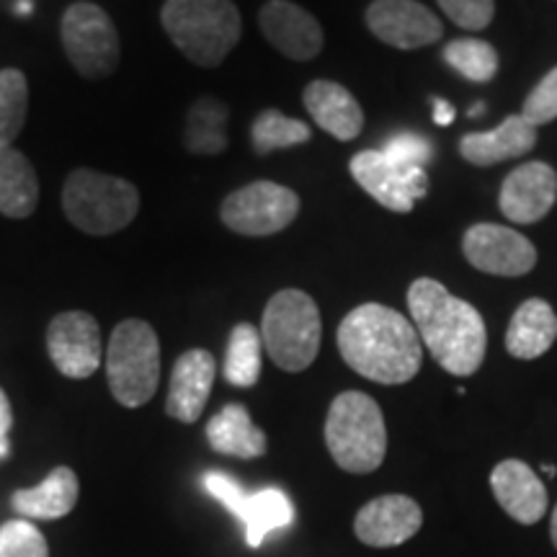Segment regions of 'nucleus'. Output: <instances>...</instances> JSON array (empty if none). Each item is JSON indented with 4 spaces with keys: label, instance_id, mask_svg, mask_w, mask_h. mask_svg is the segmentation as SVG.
Here are the masks:
<instances>
[{
    "label": "nucleus",
    "instance_id": "obj_16",
    "mask_svg": "<svg viewBox=\"0 0 557 557\" xmlns=\"http://www.w3.org/2000/svg\"><path fill=\"white\" fill-rule=\"evenodd\" d=\"M557 199V173L553 165L532 163L519 165L517 171H511L500 186V212L506 214V220L517 222V225H532L547 218V212L553 209Z\"/></svg>",
    "mask_w": 557,
    "mask_h": 557
},
{
    "label": "nucleus",
    "instance_id": "obj_37",
    "mask_svg": "<svg viewBox=\"0 0 557 557\" xmlns=\"http://www.w3.org/2000/svg\"><path fill=\"white\" fill-rule=\"evenodd\" d=\"M549 537H553V545L557 547V506H555L553 517H549Z\"/></svg>",
    "mask_w": 557,
    "mask_h": 557
},
{
    "label": "nucleus",
    "instance_id": "obj_36",
    "mask_svg": "<svg viewBox=\"0 0 557 557\" xmlns=\"http://www.w3.org/2000/svg\"><path fill=\"white\" fill-rule=\"evenodd\" d=\"M431 107H434V122L438 124V127H449V124L457 120V111L449 101L431 99Z\"/></svg>",
    "mask_w": 557,
    "mask_h": 557
},
{
    "label": "nucleus",
    "instance_id": "obj_35",
    "mask_svg": "<svg viewBox=\"0 0 557 557\" xmlns=\"http://www.w3.org/2000/svg\"><path fill=\"white\" fill-rule=\"evenodd\" d=\"M11 426H13L11 400H9V395L3 393V387H0V459L9 457V451H11V444H9Z\"/></svg>",
    "mask_w": 557,
    "mask_h": 557
},
{
    "label": "nucleus",
    "instance_id": "obj_40",
    "mask_svg": "<svg viewBox=\"0 0 557 557\" xmlns=\"http://www.w3.org/2000/svg\"><path fill=\"white\" fill-rule=\"evenodd\" d=\"M542 470H545L549 478H553V475H555V468H553V465H545V468H542Z\"/></svg>",
    "mask_w": 557,
    "mask_h": 557
},
{
    "label": "nucleus",
    "instance_id": "obj_10",
    "mask_svg": "<svg viewBox=\"0 0 557 557\" xmlns=\"http://www.w3.org/2000/svg\"><path fill=\"white\" fill-rule=\"evenodd\" d=\"M201 483H205L209 496L218 498L230 513L240 519L250 547H261L271 532L295 521V506H292L287 493H282L278 487L248 493L238 480L225 475V472H207Z\"/></svg>",
    "mask_w": 557,
    "mask_h": 557
},
{
    "label": "nucleus",
    "instance_id": "obj_7",
    "mask_svg": "<svg viewBox=\"0 0 557 557\" xmlns=\"http://www.w3.org/2000/svg\"><path fill=\"white\" fill-rule=\"evenodd\" d=\"M107 377L114 400L139 408L152 400L160 382V341L145 320H122L107 348Z\"/></svg>",
    "mask_w": 557,
    "mask_h": 557
},
{
    "label": "nucleus",
    "instance_id": "obj_18",
    "mask_svg": "<svg viewBox=\"0 0 557 557\" xmlns=\"http://www.w3.org/2000/svg\"><path fill=\"white\" fill-rule=\"evenodd\" d=\"M214 374H218V361L205 348H191V351L181 354L171 372L165 413L181 423L199 421L207 408L209 393H212Z\"/></svg>",
    "mask_w": 557,
    "mask_h": 557
},
{
    "label": "nucleus",
    "instance_id": "obj_17",
    "mask_svg": "<svg viewBox=\"0 0 557 557\" xmlns=\"http://www.w3.org/2000/svg\"><path fill=\"white\" fill-rule=\"evenodd\" d=\"M259 24L263 37L284 58L308 62L318 58L320 50H323L325 37L318 18L305 9H299L297 3H289V0H269L259 13Z\"/></svg>",
    "mask_w": 557,
    "mask_h": 557
},
{
    "label": "nucleus",
    "instance_id": "obj_21",
    "mask_svg": "<svg viewBox=\"0 0 557 557\" xmlns=\"http://www.w3.org/2000/svg\"><path fill=\"white\" fill-rule=\"evenodd\" d=\"M534 145H537V127H532L521 114H511L496 129L465 135L459 152L472 165H496L527 156Z\"/></svg>",
    "mask_w": 557,
    "mask_h": 557
},
{
    "label": "nucleus",
    "instance_id": "obj_20",
    "mask_svg": "<svg viewBox=\"0 0 557 557\" xmlns=\"http://www.w3.org/2000/svg\"><path fill=\"white\" fill-rule=\"evenodd\" d=\"M302 103L320 129L341 143H351L364 129V111L344 86L333 81H312L302 94Z\"/></svg>",
    "mask_w": 557,
    "mask_h": 557
},
{
    "label": "nucleus",
    "instance_id": "obj_33",
    "mask_svg": "<svg viewBox=\"0 0 557 557\" xmlns=\"http://www.w3.org/2000/svg\"><path fill=\"white\" fill-rule=\"evenodd\" d=\"M521 116L532 124V127H542L557 120V67L549 70L540 86L527 96Z\"/></svg>",
    "mask_w": 557,
    "mask_h": 557
},
{
    "label": "nucleus",
    "instance_id": "obj_30",
    "mask_svg": "<svg viewBox=\"0 0 557 557\" xmlns=\"http://www.w3.org/2000/svg\"><path fill=\"white\" fill-rule=\"evenodd\" d=\"M444 60L472 83H487L498 73L496 47L483 39H455L444 47Z\"/></svg>",
    "mask_w": 557,
    "mask_h": 557
},
{
    "label": "nucleus",
    "instance_id": "obj_5",
    "mask_svg": "<svg viewBox=\"0 0 557 557\" xmlns=\"http://www.w3.org/2000/svg\"><path fill=\"white\" fill-rule=\"evenodd\" d=\"M62 209L88 235H114L129 227L139 212V191L127 178L78 169L62 189Z\"/></svg>",
    "mask_w": 557,
    "mask_h": 557
},
{
    "label": "nucleus",
    "instance_id": "obj_27",
    "mask_svg": "<svg viewBox=\"0 0 557 557\" xmlns=\"http://www.w3.org/2000/svg\"><path fill=\"white\" fill-rule=\"evenodd\" d=\"M261 331L250 323H238L230 333L222 374L233 387H253L261 377Z\"/></svg>",
    "mask_w": 557,
    "mask_h": 557
},
{
    "label": "nucleus",
    "instance_id": "obj_3",
    "mask_svg": "<svg viewBox=\"0 0 557 557\" xmlns=\"http://www.w3.org/2000/svg\"><path fill=\"white\" fill-rule=\"evenodd\" d=\"M160 21L181 54L199 67L222 65L243 32L233 0H165Z\"/></svg>",
    "mask_w": 557,
    "mask_h": 557
},
{
    "label": "nucleus",
    "instance_id": "obj_25",
    "mask_svg": "<svg viewBox=\"0 0 557 557\" xmlns=\"http://www.w3.org/2000/svg\"><path fill=\"white\" fill-rule=\"evenodd\" d=\"M39 205V178L29 158L0 145V214L11 220H26Z\"/></svg>",
    "mask_w": 557,
    "mask_h": 557
},
{
    "label": "nucleus",
    "instance_id": "obj_8",
    "mask_svg": "<svg viewBox=\"0 0 557 557\" xmlns=\"http://www.w3.org/2000/svg\"><path fill=\"white\" fill-rule=\"evenodd\" d=\"M67 60L83 78L103 81L114 75L122 60V41L114 21L101 5L73 3L60 24Z\"/></svg>",
    "mask_w": 557,
    "mask_h": 557
},
{
    "label": "nucleus",
    "instance_id": "obj_11",
    "mask_svg": "<svg viewBox=\"0 0 557 557\" xmlns=\"http://www.w3.org/2000/svg\"><path fill=\"white\" fill-rule=\"evenodd\" d=\"M348 171L374 201L389 212H413L416 201L426 197V169H398L382 150H361L351 158Z\"/></svg>",
    "mask_w": 557,
    "mask_h": 557
},
{
    "label": "nucleus",
    "instance_id": "obj_12",
    "mask_svg": "<svg viewBox=\"0 0 557 557\" xmlns=\"http://www.w3.org/2000/svg\"><path fill=\"white\" fill-rule=\"evenodd\" d=\"M465 259L493 276H524L537 267V248L513 227L480 222L462 238Z\"/></svg>",
    "mask_w": 557,
    "mask_h": 557
},
{
    "label": "nucleus",
    "instance_id": "obj_4",
    "mask_svg": "<svg viewBox=\"0 0 557 557\" xmlns=\"http://www.w3.org/2000/svg\"><path fill=\"white\" fill-rule=\"evenodd\" d=\"M325 444L341 470L367 475L385 462L387 426L377 403L348 389L331 403L325 418Z\"/></svg>",
    "mask_w": 557,
    "mask_h": 557
},
{
    "label": "nucleus",
    "instance_id": "obj_39",
    "mask_svg": "<svg viewBox=\"0 0 557 557\" xmlns=\"http://www.w3.org/2000/svg\"><path fill=\"white\" fill-rule=\"evenodd\" d=\"M18 11H21V13H29V11H32V3H29V0H21V3H18Z\"/></svg>",
    "mask_w": 557,
    "mask_h": 557
},
{
    "label": "nucleus",
    "instance_id": "obj_32",
    "mask_svg": "<svg viewBox=\"0 0 557 557\" xmlns=\"http://www.w3.org/2000/svg\"><path fill=\"white\" fill-rule=\"evenodd\" d=\"M389 163H395L398 169H426V163L434 156V148L426 137L410 135V132H403V135H395L389 143L382 148Z\"/></svg>",
    "mask_w": 557,
    "mask_h": 557
},
{
    "label": "nucleus",
    "instance_id": "obj_2",
    "mask_svg": "<svg viewBox=\"0 0 557 557\" xmlns=\"http://www.w3.org/2000/svg\"><path fill=\"white\" fill-rule=\"evenodd\" d=\"M408 310L421 344L444 372L455 377L475 374L485 359L487 331L470 302L449 295L436 278H416L408 289Z\"/></svg>",
    "mask_w": 557,
    "mask_h": 557
},
{
    "label": "nucleus",
    "instance_id": "obj_28",
    "mask_svg": "<svg viewBox=\"0 0 557 557\" xmlns=\"http://www.w3.org/2000/svg\"><path fill=\"white\" fill-rule=\"evenodd\" d=\"M250 135H253V150L259 152V156H269V152L274 150L310 143L312 132L305 122L292 120V116L282 114V111L276 109H267L256 116Z\"/></svg>",
    "mask_w": 557,
    "mask_h": 557
},
{
    "label": "nucleus",
    "instance_id": "obj_15",
    "mask_svg": "<svg viewBox=\"0 0 557 557\" xmlns=\"http://www.w3.org/2000/svg\"><path fill=\"white\" fill-rule=\"evenodd\" d=\"M423 524V511L410 496L389 493L372 498L359 508L354 519V534L367 547H398L413 540Z\"/></svg>",
    "mask_w": 557,
    "mask_h": 557
},
{
    "label": "nucleus",
    "instance_id": "obj_24",
    "mask_svg": "<svg viewBox=\"0 0 557 557\" xmlns=\"http://www.w3.org/2000/svg\"><path fill=\"white\" fill-rule=\"evenodd\" d=\"M557 338V315L545 299H527L521 308L513 312L511 323L506 331V348L517 359H537L549 351Z\"/></svg>",
    "mask_w": 557,
    "mask_h": 557
},
{
    "label": "nucleus",
    "instance_id": "obj_13",
    "mask_svg": "<svg viewBox=\"0 0 557 557\" xmlns=\"http://www.w3.org/2000/svg\"><path fill=\"white\" fill-rule=\"evenodd\" d=\"M47 351L54 369L70 380H86L101 367V329L83 310L60 312L47 329Z\"/></svg>",
    "mask_w": 557,
    "mask_h": 557
},
{
    "label": "nucleus",
    "instance_id": "obj_34",
    "mask_svg": "<svg viewBox=\"0 0 557 557\" xmlns=\"http://www.w3.org/2000/svg\"><path fill=\"white\" fill-rule=\"evenodd\" d=\"M438 5L457 26L468 32L485 29L496 13L493 0H438Z\"/></svg>",
    "mask_w": 557,
    "mask_h": 557
},
{
    "label": "nucleus",
    "instance_id": "obj_23",
    "mask_svg": "<svg viewBox=\"0 0 557 557\" xmlns=\"http://www.w3.org/2000/svg\"><path fill=\"white\" fill-rule=\"evenodd\" d=\"M207 442L220 455L240 459H256L267 455L269 447L267 434L250 421L248 408L240 406V403H230L220 413L209 418Z\"/></svg>",
    "mask_w": 557,
    "mask_h": 557
},
{
    "label": "nucleus",
    "instance_id": "obj_19",
    "mask_svg": "<svg viewBox=\"0 0 557 557\" xmlns=\"http://www.w3.org/2000/svg\"><path fill=\"white\" fill-rule=\"evenodd\" d=\"M493 496L519 524H537L547 513V487L521 459H504L491 472Z\"/></svg>",
    "mask_w": 557,
    "mask_h": 557
},
{
    "label": "nucleus",
    "instance_id": "obj_29",
    "mask_svg": "<svg viewBox=\"0 0 557 557\" xmlns=\"http://www.w3.org/2000/svg\"><path fill=\"white\" fill-rule=\"evenodd\" d=\"M29 114V86L16 67L0 70V145H11L21 135Z\"/></svg>",
    "mask_w": 557,
    "mask_h": 557
},
{
    "label": "nucleus",
    "instance_id": "obj_9",
    "mask_svg": "<svg viewBox=\"0 0 557 557\" xmlns=\"http://www.w3.org/2000/svg\"><path fill=\"white\" fill-rule=\"evenodd\" d=\"M299 214V197L287 186L274 181H256L243 189L227 194L220 207V218L225 227L248 238H267V235L287 230Z\"/></svg>",
    "mask_w": 557,
    "mask_h": 557
},
{
    "label": "nucleus",
    "instance_id": "obj_38",
    "mask_svg": "<svg viewBox=\"0 0 557 557\" xmlns=\"http://www.w3.org/2000/svg\"><path fill=\"white\" fill-rule=\"evenodd\" d=\"M485 111V103H472L470 107V116H480Z\"/></svg>",
    "mask_w": 557,
    "mask_h": 557
},
{
    "label": "nucleus",
    "instance_id": "obj_1",
    "mask_svg": "<svg viewBox=\"0 0 557 557\" xmlns=\"http://www.w3.org/2000/svg\"><path fill=\"white\" fill-rule=\"evenodd\" d=\"M338 351L354 372L380 385H403L418 374L423 344L416 325L385 305H359L341 320Z\"/></svg>",
    "mask_w": 557,
    "mask_h": 557
},
{
    "label": "nucleus",
    "instance_id": "obj_22",
    "mask_svg": "<svg viewBox=\"0 0 557 557\" xmlns=\"http://www.w3.org/2000/svg\"><path fill=\"white\" fill-rule=\"evenodd\" d=\"M78 498H81L78 475L62 465V468H54L39 485L21 487V491L13 493L11 506L21 519L52 521V519L67 517V513L75 508V504H78Z\"/></svg>",
    "mask_w": 557,
    "mask_h": 557
},
{
    "label": "nucleus",
    "instance_id": "obj_6",
    "mask_svg": "<svg viewBox=\"0 0 557 557\" xmlns=\"http://www.w3.org/2000/svg\"><path fill=\"white\" fill-rule=\"evenodd\" d=\"M323 323L315 299L302 289H282L269 299L261 320V341L271 361L284 372H302L315 361Z\"/></svg>",
    "mask_w": 557,
    "mask_h": 557
},
{
    "label": "nucleus",
    "instance_id": "obj_26",
    "mask_svg": "<svg viewBox=\"0 0 557 557\" xmlns=\"http://www.w3.org/2000/svg\"><path fill=\"white\" fill-rule=\"evenodd\" d=\"M184 145L194 156H220L227 150V107L214 96H201L186 114Z\"/></svg>",
    "mask_w": 557,
    "mask_h": 557
},
{
    "label": "nucleus",
    "instance_id": "obj_14",
    "mask_svg": "<svg viewBox=\"0 0 557 557\" xmlns=\"http://www.w3.org/2000/svg\"><path fill=\"white\" fill-rule=\"evenodd\" d=\"M367 26L380 41L398 50H421L444 34L436 13L416 0H374L367 9Z\"/></svg>",
    "mask_w": 557,
    "mask_h": 557
},
{
    "label": "nucleus",
    "instance_id": "obj_31",
    "mask_svg": "<svg viewBox=\"0 0 557 557\" xmlns=\"http://www.w3.org/2000/svg\"><path fill=\"white\" fill-rule=\"evenodd\" d=\"M0 557H50V547L29 519H13L0 527Z\"/></svg>",
    "mask_w": 557,
    "mask_h": 557
}]
</instances>
